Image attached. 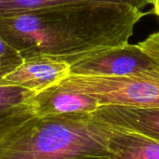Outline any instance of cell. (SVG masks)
Here are the masks:
<instances>
[{
	"label": "cell",
	"instance_id": "obj_1",
	"mask_svg": "<svg viewBox=\"0 0 159 159\" xmlns=\"http://www.w3.org/2000/svg\"><path fill=\"white\" fill-rule=\"evenodd\" d=\"M150 12L130 5L88 4L0 14V36L23 60L48 56L71 65L129 44L136 24Z\"/></svg>",
	"mask_w": 159,
	"mask_h": 159
},
{
	"label": "cell",
	"instance_id": "obj_2",
	"mask_svg": "<svg viewBox=\"0 0 159 159\" xmlns=\"http://www.w3.org/2000/svg\"><path fill=\"white\" fill-rule=\"evenodd\" d=\"M110 131L92 113L34 116L0 143V159H109Z\"/></svg>",
	"mask_w": 159,
	"mask_h": 159
},
{
	"label": "cell",
	"instance_id": "obj_3",
	"mask_svg": "<svg viewBox=\"0 0 159 159\" xmlns=\"http://www.w3.org/2000/svg\"><path fill=\"white\" fill-rule=\"evenodd\" d=\"M61 81L94 98L99 105L159 108V69L127 77L69 75Z\"/></svg>",
	"mask_w": 159,
	"mask_h": 159
},
{
	"label": "cell",
	"instance_id": "obj_4",
	"mask_svg": "<svg viewBox=\"0 0 159 159\" xmlns=\"http://www.w3.org/2000/svg\"><path fill=\"white\" fill-rule=\"evenodd\" d=\"M159 69L157 62L139 44L100 50L71 64L70 75L127 77Z\"/></svg>",
	"mask_w": 159,
	"mask_h": 159
},
{
	"label": "cell",
	"instance_id": "obj_5",
	"mask_svg": "<svg viewBox=\"0 0 159 159\" xmlns=\"http://www.w3.org/2000/svg\"><path fill=\"white\" fill-rule=\"evenodd\" d=\"M71 65L61 60L36 56L24 59L23 62L0 83L20 87L38 93L70 75Z\"/></svg>",
	"mask_w": 159,
	"mask_h": 159
},
{
	"label": "cell",
	"instance_id": "obj_6",
	"mask_svg": "<svg viewBox=\"0 0 159 159\" xmlns=\"http://www.w3.org/2000/svg\"><path fill=\"white\" fill-rule=\"evenodd\" d=\"M30 106L34 116L42 117L61 114L93 113L100 105L94 98L76 91L61 80L35 93L30 101Z\"/></svg>",
	"mask_w": 159,
	"mask_h": 159
},
{
	"label": "cell",
	"instance_id": "obj_7",
	"mask_svg": "<svg viewBox=\"0 0 159 159\" xmlns=\"http://www.w3.org/2000/svg\"><path fill=\"white\" fill-rule=\"evenodd\" d=\"M93 116L117 129L131 131L159 141V108L100 105Z\"/></svg>",
	"mask_w": 159,
	"mask_h": 159
},
{
	"label": "cell",
	"instance_id": "obj_8",
	"mask_svg": "<svg viewBox=\"0 0 159 159\" xmlns=\"http://www.w3.org/2000/svg\"><path fill=\"white\" fill-rule=\"evenodd\" d=\"M35 92L0 83V143L34 117L30 101Z\"/></svg>",
	"mask_w": 159,
	"mask_h": 159
},
{
	"label": "cell",
	"instance_id": "obj_9",
	"mask_svg": "<svg viewBox=\"0 0 159 159\" xmlns=\"http://www.w3.org/2000/svg\"><path fill=\"white\" fill-rule=\"evenodd\" d=\"M110 129L107 141L109 159H159V141L131 131Z\"/></svg>",
	"mask_w": 159,
	"mask_h": 159
},
{
	"label": "cell",
	"instance_id": "obj_10",
	"mask_svg": "<svg viewBox=\"0 0 159 159\" xmlns=\"http://www.w3.org/2000/svg\"><path fill=\"white\" fill-rule=\"evenodd\" d=\"M151 3L152 0H3L0 6V14L16 13L48 7L88 4L130 5L132 7L142 8Z\"/></svg>",
	"mask_w": 159,
	"mask_h": 159
},
{
	"label": "cell",
	"instance_id": "obj_11",
	"mask_svg": "<svg viewBox=\"0 0 159 159\" xmlns=\"http://www.w3.org/2000/svg\"><path fill=\"white\" fill-rule=\"evenodd\" d=\"M22 62L20 53L0 36V81Z\"/></svg>",
	"mask_w": 159,
	"mask_h": 159
},
{
	"label": "cell",
	"instance_id": "obj_12",
	"mask_svg": "<svg viewBox=\"0 0 159 159\" xmlns=\"http://www.w3.org/2000/svg\"><path fill=\"white\" fill-rule=\"evenodd\" d=\"M139 46L147 52L159 65V31L150 34L145 40L139 43Z\"/></svg>",
	"mask_w": 159,
	"mask_h": 159
},
{
	"label": "cell",
	"instance_id": "obj_13",
	"mask_svg": "<svg viewBox=\"0 0 159 159\" xmlns=\"http://www.w3.org/2000/svg\"><path fill=\"white\" fill-rule=\"evenodd\" d=\"M151 4L154 6L153 13L156 14L159 18V0H152V3Z\"/></svg>",
	"mask_w": 159,
	"mask_h": 159
},
{
	"label": "cell",
	"instance_id": "obj_14",
	"mask_svg": "<svg viewBox=\"0 0 159 159\" xmlns=\"http://www.w3.org/2000/svg\"><path fill=\"white\" fill-rule=\"evenodd\" d=\"M2 2H3V0H0V6H1V4H2Z\"/></svg>",
	"mask_w": 159,
	"mask_h": 159
}]
</instances>
